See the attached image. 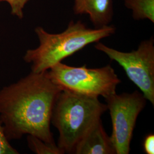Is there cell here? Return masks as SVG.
<instances>
[{"mask_svg":"<svg viewBox=\"0 0 154 154\" xmlns=\"http://www.w3.org/2000/svg\"><path fill=\"white\" fill-rule=\"evenodd\" d=\"M105 99L112 122L110 138L116 154H128L136 122L147 100L138 91L115 93Z\"/></svg>","mask_w":154,"mask_h":154,"instance_id":"cell-6","label":"cell"},{"mask_svg":"<svg viewBox=\"0 0 154 154\" xmlns=\"http://www.w3.org/2000/svg\"><path fill=\"white\" fill-rule=\"evenodd\" d=\"M124 3L135 20H149L154 23V0H124Z\"/></svg>","mask_w":154,"mask_h":154,"instance_id":"cell-9","label":"cell"},{"mask_svg":"<svg viewBox=\"0 0 154 154\" xmlns=\"http://www.w3.org/2000/svg\"><path fill=\"white\" fill-rule=\"evenodd\" d=\"M6 0H0V2H3V1H6Z\"/></svg>","mask_w":154,"mask_h":154,"instance_id":"cell-14","label":"cell"},{"mask_svg":"<svg viewBox=\"0 0 154 154\" xmlns=\"http://www.w3.org/2000/svg\"><path fill=\"white\" fill-rule=\"evenodd\" d=\"M27 142L29 148L37 154H63L58 146L46 143L38 138L28 135Z\"/></svg>","mask_w":154,"mask_h":154,"instance_id":"cell-10","label":"cell"},{"mask_svg":"<svg viewBox=\"0 0 154 154\" xmlns=\"http://www.w3.org/2000/svg\"><path fill=\"white\" fill-rule=\"evenodd\" d=\"M50 79L62 90L88 97L106 98L116 93L121 81L108 65L100 68L68 66L62 62L46 71Z\"/></svg>","mask_w":154,"mask_h":154,"instance_id":"cell-4","label":"cell"},{"mask_svg":"<svg viewBox=\"0 0 154 154\" xmlns=\"http://www.w3.org/2000/svg\"><path fill=\"white\" fill-rule=\"evenodd\" d=\"M75 154H116L111 139L102 125L101 119L97 122L75 149Z\"/></svg>","mask_w":154,"mask_h":154,"instance_id":"cell-7","label":"cell"},{"mask_svg":"<svg viewBox=\"0 0 154 154\" xmlns=\"http://www.w3.org/2000/svg\"><path fill=\"white\" fill-rule=\"evenodd\" d=\"M107 110L98 98L62 90L52 111L51 124L58 130L57 146L63 154H74L78 143Z\"/></svg>","mask_w":154,"mask_h":154,"instance_id":"cell-3","label":"cell"},{"mask_svg":"<svg viewBox=\"0 0 154 154\" xmlns=\"http://www.w3.org/2000/svg\"><path fill=\"white\" fill-rule=\"evenodd\" d=\"M29 0H6L11 7V14L22 19L23 17V10Z\"/></svg>","mask_w":154,"mask_h":154,"instance_id":"cell-12","label":"cell"},{"mask_svg":"<svg viewBox=\"0 0 154 154\" xmlns=\"http://www.w3.org/2000/svg\"><path fill=\"white\" fill-rule=\"evenodd\" d=\"M46 72H32L0 90V121L9 141L31 135L55 144L50 129L51 118L62 89Z\"/></svg>","mask_w":154,"mask_h":154,"instance_id":"cell-1","label":"cell"},{"mask_svg":"<svg viewBox=\"0 0 154 154\" xmlns=\"http://www.w3.org/2000/svg\"><path fill=\"white\" fill-rule=\"evenodd\" d=\"M73 11L75 15H88L95 28L104 27L112 20V0H74Z\"/></svg>","mask_w":154,"mask_h":154,"instance_id":"cell-8","label":"cell"},{"mask_svg":"<svg viewBox=\"0 0 154 154\" xmlns=\"http://www.w3.org/2000/svg\"><path fill=\"white\" fill-rule=\"evenodd\" d=\"M19 152L14 149L6 138L3 127L0 121V154H18Z\"/></svg>","mask_w":154,"mask_h":154,"instance_id":"cell-11","label":"cell"},{"mask_svg":"<svg viewBox=\"0 0 154 154\" xmlns=\"http://www.w3.org/2000/svg\"><path fill=\"white\" fill-rule=\"evenodd\" d=\"M96 49L104 53L111 60L123 67L127 76L140 90L145 98L154 105V39L153 37L140 42L138 49L123 52L99 42Z\"/></svg>","mask_w":154,"mask_h":154,"instance_id":"cell-5","label":"cell"},{"mask_svg":"<svg viewBox=\"0 0 154 154\" xmlns=\"http://www.w3.org/2000/svg\"><path fill=\"white\" fill-rule=\"evenodd\" d=\"M116 31L112 25L92 29L81 21H71L65 31L57 34L48 33L38 26L35 33L39 41L38 47L28 50L23 60L31 64L32 72H43L88 45L110 37Z\"/></svg>","mask_w":154,"mask_h":154,"instance_id":"cell-2","label":"cell"},{"mask_svg":"<svg viewBox=\"0 0 154 154\" xmlns=\"http://www.w3.org/2000/svg\"><path fill=\"white\" fill-rule=\"evenodd\" d=\"M143 150L147 154H154V135L148 134L143 141Z\"/></svg>","mask_w":154,"mask_h":154,"instance_id":"cell-13","label":"cell"}]
</instances>
